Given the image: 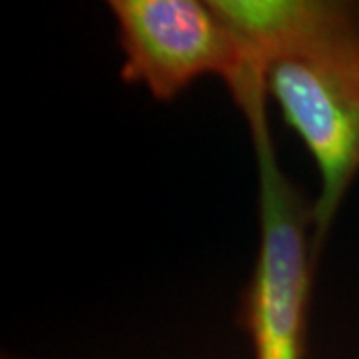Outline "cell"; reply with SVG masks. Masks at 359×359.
<instances>
[{
    "label": "cell",
    "mask_w": 359,
    "mask_h": 359,
    "mask_svg": "<svg viewBox=\"0 0 359 359\" xmlns=\"http://www.w3.org/2000/svg\"><path fill=\"white\" fill-rule=\"evenodd\" d=\"M256 148L259 250L245 294L244 320L254 359H304L311 290V205L285 178L271 144L266 98L242 108Z\"/></svg>",
    "instance_id": "obj_1"
},
{
    "label": "cell",
    "mask_w": 359,
    "mask_h": 359,
    "mask_svg": "<svg viewBox=\"0 0 359 359\" xmlns=\"http://www.w3.org/2000/svg\"><path fill=\"white\" fill-rule=\"evenodd\" d=\"M266 92L318 168L311 230L320 252L359 174V20L311 52L269 66Z\"/></svg>",
    "instance_id": "obj_2"
},
{
    "label": "cell",
    "mask_w": 359,
    "mask_h": 359,
    "mask_svg": "<svg viewBox=\"0 0 359 359\" xmlns=\"http://www.w3.org/2000/svg\"><path fill=\"white\" fill-rule=\"evenodd\" d=\"M110 13L124 54L120 76L170 102L196 80L219 76L233 94L245 82L240 40L198 0H112Z\"/></svg>",
    "instance_id": "obj_3"
},
{
    "label": "cell",
    "mask_w": 359,
    "mask_h": 359,
    "mask_svg": "<svg viewBox=\"0 0 359 359\" xmlns=\"http://www.w3.org/2000/svg\"><path fill=\"white\" fill-rule=\"evenodd\" d=\"M210 6L244 48L245 82H266L271 65L311 52L359 20L358 4L332 0H210Z\"/></svg>",
    "instance_id": "obj_4"
}]
</instances>
